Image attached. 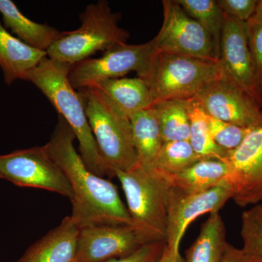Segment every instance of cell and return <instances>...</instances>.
I'll return each instance as SVG.
<instances>
[{"label":"cell","mask_w":262,"mask_h":262,"mask_svg":"<svg viewBox=\"0 0 262 262\" xmlns=\"http://www.w3.org/2000/svg\"><path fill=\"white\" fill-rule=\"evenodd\" d=\"M183 258L181 257L180 253L175 248L165 246L163 256L160 262H182Z\"/></svg>","instance_id":"1f68e13d"},{"label":"cell","mask_w":262,"mask_h":262,"mask_svg":"<svg viewBox=\"0 0 262 262\" xmlns=\"http://www.w3.org/2000/svg\"><path fill=\"white\" fill-rule=\"evenodd\" d=\"M241 248L248 262H262V203L243 212Z\"/></svg>","instance_id":"484cf974"},{"label":"cell","mask_w":262,"mask_h":262,"mask_svg":"<svg viewBox=\"0 0 262 262\" xmlns=\"http://www.w3.org/2000/svg\"><path fill=\"white\" fill-rule=\"evenodd\" d=\"M224 78L220 62L157 52L143 80L153 106L170 100H190L211 82Z\"/></svg>","instance_id":"5b68a950"},{"label":"cell","mask_w":262,"mask_h":262,"mask_svg":"<svg viewBox=\"0 0 262 262\" xmlns=\"http://www.w3.org/2000/svg\"><path fill=\"white\" fill-rule=\"evenodd\" d=\"M80 229L71 216L65 217L13 262H75Z\"/></svg>","instance_id":"9a60e30c"},{"label":"cell","mask_w":262,"mask_h":262,"mask_svg":"<svg viewBox=\"0 0 262 262\" xmlns=\"http://www.w3.org/2000/svg\"><path fill=\"white\" fill-rule=\"evenodd\" d=\"M71 68L72 65L47 56L29 72L25 80L34 84L47 97L58 115L70 125L78 141L80 156L89 170L99 177L108 176L82 98L69 80Z\"/></svg>","instance_id":"7a4b0ae2"},{"label":"cell","mask_w":262,"mask_h":262,"mask_svg":"<svg viewBox=\"0 0 262 262\" xmlns=\"http://www.w3.org/2000/svg\"><path fill=\"white\" fill-rule=\"evenodd\" d=\"M165 246V242L146 244L130 256L104 262H160Z\"/></svg>","instance_id":"f546056e"},{"label":"cell","mask_w":262,"mask_h":262,"mask_svg":"<svg viewBox=\"0 0 262 262\" xmlns=\"http://www.w3.org/2000/svg\"><path fill=\"white\" fill-rule=\"evenodd\" d=\"M129 118L139 165L151 170L164 143L156 112L152 106L133 114Z\"/></svg>","instance_id":"d6986e66"},{"label":"cell","mask_w":262,"mask_h":262,"mask_svg":"<svg viewBox=\"0 0 262 262\" xmlns=\"http://www.w3.org/2000/svg\"><path fill=\"white\" fill-rule=\"evenodd\" d=\"M163 142L189 140V100H170L153 106Z\"/></svg>","instance_id":"7402d4cb"},{"label":"cell","mask_w":262,"mask_h":262,"mask_svg":"<svg viewBox=\"0 0 262 262\" xmlns=\"http://www.w3.org/2000/svg\"><path fill=\"white\" fill-rule=\"evenodd\" d=\"M222 262H248L242 249L234 247L229 244L226 247Z\"/></svg>","instance_id":"4dcf8cb0"},{"label":"cell","mask_w":262,"mask_h":262,"mask_svg":"<svg viewBox=\"0 0 262 262\" xmlns=\"http://www.w3.org/2000/svg\"><path fill=\"white\" fill-rule=\"evenodd\" d=\"M253 18L257 19V20L262 21V0H258L257 8Z\"/></svg>","instance_id":"d6a6232c"},{"label":"cell","mask_w":262,"mask_h":262,"mask_svg":"<svg viewBox=\"0 0 262 262\" xmlns=\"http://www.w3.org/2000/svg\"><path fill=\"white\" fill-rule=\"evenodd\" d=\"M146 244L132 226H89L80 229L75 262L126 257Z\"/></svg>","instance_id":"5bb4252c"},{"label":"cell","mask_w":262,"mask_h":262,"mask_svg":"<svg viewBox=\"0 0 262 262\" xmlns=\"http://www.w3.org/2000/svg\"><path fill=\"white\" fill-rule=\"evenodd\" d=\"M219 62L224 78L244 90L259 104L246 22L225 14Z\"/></svg>","instance_id":"4fadbf2b"},{"label":"cell","mask_w":262,"mask_h":262,"mask_svg":"<svg viewBox=\"0 0 262 262\" xmlns=\"http://www.w3.org/2000/svg\"><path fill=\"white\" fill-rule=\"evenodd\" d=\"M190 128L189 141L196 154L202 160H217L225 162L229 151L220 147L212 138L208 115L194 98L189 100Z\"/></svg>","instance_id":"603a6c76"},{"label":"cell","mask_w":262,"mask_h":262,"mask_svg":"<svg viewBox=\"0 0 262 262\" xmlns=\"http://www.w3.org/2000/svg\"><path fill=\"white\" fill-rule=\"evenodd\" d=\"M200 160L201 158L196 154L189 140L164 142L151 170L164 173H178Z\"/></svg>","instance_id":"d4e9b609"},{"label":"cell","mask_w":262,"mask_h":262,"mask_svg":"<svg viewBox=\"0 0 262 262\" xmlns=\"http://www.w3.org/2000/svg\"><path fill=\"white\" fill-rule=\"evenodd\" d=\"M190 18L211 36L220 60V44L225 24V13L215 0H176Z\"/></svg>","instance_id":"cb8c5ba5"},{"label":"cell","mask_w":262,"mask_h":262,"mask_svg":"<svg viewBox=\"0 0 262 262\" xmlns=\"http://www.w3.org/2000/svg\"><path fill=\"white\" fill-rule=\"evenodd\" d=\"M227 183L234 203L245 208L262 203V121L250 129L241 145L226 158Z\"/></svg>","instance_id":"30bf717a"},{"label":"cell","mask_w":262,"mask_h":262,"mask_svg":"<svg viewBox=\"0 0 262 262\" xmlns=\"http://www.w3.org/2000/svg\"><path fill=\"white\" fill-rule=\"evenodd\" d=\"M157 53L153 39L139 45H119L98 58H89L72 66L69 80L75 90L96 87L103 81L136 72L144 78Z\"/></svg>","instance_id":"52a82bcc"},{"label":"cell","mask_w":262,"mask_h":262,"mask_svg":"<svg viewBox=\"0 0 262 262\" xmlns=\"http://www.w3.org/2000/svg\"><path fill=\"white\" fill-rule=\"evenodd\" d=\"M194 98L207 115L217 120L245 127L262 121L257 101L225 78L211 82Z\"/></svg>","instance_id":"7c38bea8"},{"label":"cell","mask_w":262,"mask_h":262,"mask_svg":"<svg viewBox=\"0 0 262 262\" xmlns=\"http://www.w3.org/2000/svg\"><path fill=\"white\" fill-rule=\"evenodd\" d=\"M233 195L227 184L204 192L189 193L170 187L168 195L167 246L179 251L181 242L189 225L206 213H217Z\"/></svg>","instance_id":"8fae6325"},{"label":"cell","mask_w":262,"mask_h":262,"mask_svg":"<svg viewBox=\"0 0 262 262\" xmlns=\"http://www.w3.org/2000/svg\"><path fill=\"white\" fill-rule=\"evenodd\" d=\"M47 56V52L31 47L12 35L0 21V68L5 83L10 85L15 80H25Z\"/></svg>","instance_id":"2e32d148"},{"label":"cell","mask_w":262,"mask_h":262,"mask_svg":"<svg viewBox=\"0 0 262 262\" xmlns=\"http://www.w3.org/2000/svg\"><path fill=\"white\" fill-rule=\"evenodd\" d=\"M258 2V0H218L217 3L225 15L247 22L254 15Z\"/></svg>","instance_id":"f1b7e54d"},{"label":"cell","mask_w":262,"mask_h":262,"mask_svg":"<svg viewBox=\"0 0 262 262\" xmlns=\"http://www.w3.org/2000/svg\"><path fill=\"white\" fill-rule=\"evenodd\" d=\"M0 13L5 29H10L22 42L39 51L47 52L63 35V32L54 27L26 17L11 0H0Z\"/></svg>","instance_id":"e0dca14e"},{"label":"cell","mask_w":262,"mask_h":262,"mask_svg":"<svg viewBox=\"0 0 262 262\" xmlns=\"http://www.w3.org/2000/svg\"><path fill=\"white\" fill-rule=\"evenodd\" d=\"M155 171L160 173L170 187L186 192L196 193L227 184L229 167L226 162L221 160H202L180 173L168 174Z\"/></svg>","instance_id":"ac0fdd59"},{"label":"cell","mask_w":262,"mask_h":262,"mask_svg":"<svg viewBox=\"0 0 262 262\" xmlns=\"http://www.w3.org/2000/svg\"><path fill=\"white\" fill-rule=\"evenodd\" d=\"M96 87L103 91L128 117L153 106L149 88L141 77L110 79Z\"/></svg>","instance_id":"44dd1931"},{"label":"cell","mask_w":262,"mask_h":262,"mask_svg":"<svg viewBox=\"0 0 262 262\" xmlns=\"http://www.w3.org/2000/svg\"><path fill=\"white\" fill-rule=\"evenodd\" d=\"M78 92L108 177L139 166L128 115L97 87Z\"/></svg>","instance_id":"3957f363"},{"label":"cell","mask_w":262,"mask_h":262,"mask_svg":"<svg viewBox=\"0 0 262 262\" xmlns=\"http://www.w3.org/2000/svg\"><path fill=\"white\" fill-rule=\"evenodd\" d=\"M0 179L15 185L46 189L68 198L73 191L68 179L44 146L0 155Z\"/></svg>","instance_id":"ba28073f"},{"label":"cell","mask_w":262,"mask_h":262,"mask_svg":"<svg viewBox=\"0 0 262 262\" xmlns=\"http://www.w3.org/2000/svg\"><path fill=\"white\" fill-rule=\"evenodd\" d=\"M248 44L252 54L255 72H256V89L260 106H262V21L251 18L246 22Z\"/></svg>","instance_id":"83f0119b"},{"label":"cell","mask_w":262,"mask_h":262,"mask_svg":"<svg viewBox=\"0 0 262 262\" xmlns=\"http://www.w3.org/2000/svg\"><path fill=\"white\" fill-rule=\"evenodd\" d=\"M163 22L153 39L157 52L219 62L211 36L176 0H164Z\"/></svg>","instance_id":"9c48e42d"},{"label":"cell","mask_w":262,"mask_h":262,"mask_svg":"<svg viewBox=\"0 0 262 262\" xmlns=\"http://www.w3.org/2000/svg\"><path fill=\"white\" fill-rule=\"evenodd\" d=\"M127 201L132 227L146 244L167 241L170 186L155 170L137 166L129 171L116 170Z\"/></svg>","instance_id":"277c9868"},{"label":"cell","mask_w":262,"mask_h":262,"mask_svg":"<svg viewBox=\"0 0 262 262\" xmlns=\"http://www.w3.org/2000/svg\"><path fill=\"white\" fill-rule=\"evenodd\" d=\"M75 134L58 115V122L46 145V151L70 182L72 191L71 218L80 228L94 225H129L127 206L111 181L93 173L76 150Z\"/></svg>","instance_id":"6da1fadb"},{"label":"cell","mask_w":262,"mask_h":262,"mask_svg":"<svg viewBox=\"0 0 262 262\" xmlns=\"http://www.w3.org/2000/svg\"><path fill=\"white\" fill-rule=\"evenodd\" d=\"M80 18V28L63 32L48 50V58L72 66L96 52L126 43L128 39V32L119 27L120 15L112 11L107 1L100 0L89 5Z\"/></svg>","instance_id":"8992f818"},{"label":"cell","mask_w":262,"mask_h":262,"mask_svg":"<svg viewBox=\"0 0 262 262\" xmlns=\"http://www.w3.org/2000/svg\"><path fill=\"white\" fill-rule=\"evenodd\" d=\"M208 125L215 144L227 151H234L244 141L251 127H245L208 116Z\"/></svg>","instance_id":"4316f807"},{"label":"cell","mask_w":262,"mask_h":262,"mask_svg":"<svg viewBox=\"0 0 262 262\" xmlns=\"http://www.w3.org/2000/svg\"><path fill=\"white\" fill-rule=\"evenodd\" d=\"M225 222L220 212L210 214L201 232L185 252L183 262H222L227 243Z\"/></svg>","instance_id":"ffe728a7"}]
</instances>
